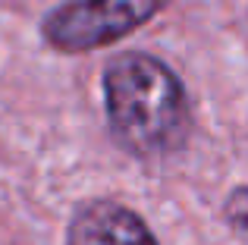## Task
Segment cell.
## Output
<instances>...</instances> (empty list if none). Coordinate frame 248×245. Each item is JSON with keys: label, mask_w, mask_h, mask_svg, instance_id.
Segmentation results:
<instances>
[{"label": "cell", "mask_w": 248, "mask_h": 245, "mask_svg": "<svg viewBox=\"0 0 248 245\" xmlns=\"http://www.w3.org/2000/svg\"><path fill=\"white\" fill-rule=\"evenodd\" d=\"M104 107L113 138L145 160L170 157L192 132L186 85L151 54L126 50L104 66Z\"/></svg>", "instance_id": "1"}, {"label": "cell", "mask_w": 248, "mask_h": 245, "mask_svg": "<svg viewBox=\"0 0 248 245\" xmlns=\"http://www.w3.org/2000/svg\"><path fill=\"white\" fill-rule=\"evenodd\" d=\"M173 0H69L47 13L41 35L54 50L85 54L139 31Z\"/></svg>", "instance_id": "2"}, {"label": "cell", "mask_w": 248, "mask_h": 245, "mask_svg": "<svg viewBox=\"0 0 248 245\" xmlns=\"http://www.w3.org/2000/svg\"><path fill=\"white\" fill-rule=\"evenodd\" d=\"M66 245H157V239L132 208L94 198L73 217Z\"/></svg>", "instance_id": "3"}]
</instances>
